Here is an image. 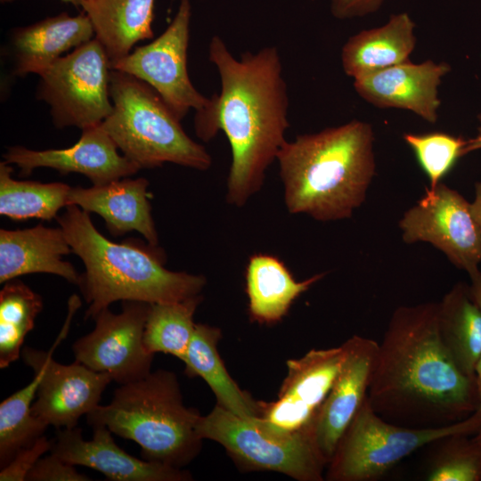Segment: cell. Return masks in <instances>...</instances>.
<instances>
[{"label": "cell", "instance_id": "obj_1", "mask_svg": "<svg viewBox=\"0 0 481 481\" xmlns=\"http://www.w3.org/2000/svg\"><path fill=\"white\" fill-rule=\"evenodd\" d=\"M208 59L219 74L221 90L195 111L194 130L204 142L224 133L232 153L225 198L241 208L261 190L266 170L287 141V83L276 46L247 51L237 59L215 35Z\"/></svg>", "mask_w": 481, "mask_h": 481}, {"label": "cell", "instance_id": "obj_2", "mask_svg": "<svg viewBox=\"0 0 481 481\" xmlns=\"http://www.w3.org/2000/svg\"><path fill=\"white\" fill-rule=\"evenodd\" d=\"M367 397L384 420L411 428L462 420L479 407L476 380L444 348L438 303L397 307L379 343Z\"/></svg>", "mask_w": 481, "mask_h": 481}, {"label": "cell", "instance_id": "obj_3", "mask_svg": "<svg viewBox=\"0 0 481 481\" xmlns=\"http://www.w3.org/2000/svg\"><path fill=\"white\" fill-rule=\"evenodd\" d=\"M373 143L371 125L358 119L286 141L276 160L289 213L350 218L376 175Z\"/></svg>", "mask_w": 481, "mask_h": 481}, {"label": "cell", "instance_id": "obj_4", "mask_svg": "<svg viewBox=\"0 0 481 481\" xmlns=\"http://www.w3.org/2000/svg\"><path fill=\"white\" fill-rule=\"evenodd\" d=\"M65 208L57 222L85 265L77 286L88 305L86 319L116 301H180L200 295L206 286L203 275L167 269L157 246L113 242L95 228L89 213L76 205Z\"/></svg>", "mask_w": 481, "mask_h": 481}, {"label": "cell", "instance_id": "obj_5", "mask_svg": "<svg viewBox=\"0 0 481 481\" xmlns=\"http://www.w3.org/2000/svg\"><path fill=\"white\" fill-rule=\"evenodd\" d=\"M201 415L184 405L176 375L159 369L119 385L111 402L86 415L92 427L104 426L141 447L144 460L182 469L200 453Z\"/></svg>", "mask_w": 481, "mask_h": 481}, {"label": "cell", "instance_id": "obj_6", "mask_svg": "<svg viewBox=\"0 0 481 481\" xmlns=\"http://www.w3.org/2000/svg\"><path fill=\"white\" fill-rule=\"evenodd\" d=\"M109 89L112 110L101 125L141 169L165 163L200 171L211 167L205 147L186 134L181 120L148 84L110 69Z\"/></svg>", "mask_w": 481, "mask_h": 481}, {"label": "cell", "instance_id": "obj_7", "mask_svg": "<svg viewBox=\"0 0 481 481\" xmlns=\"http://www.w3.org/2000/svg\"><path fill=\"white\" fill-rule=\"evenodd\" d=\"M481 426V405L468 418L441 427L411 428L384 420L364 398L327 465L329 481L377 480L404 458L455 435H474Z\"/></svg>", "mask_w": 481, "mask_h": 481}, {"label": "cell", "instance_id": "obj_8", "mask_svg": "<svg viewBox=\"0 0 481 481\" xmlns=\"http://www.w3.org/2000/svg\"><path fill=\"white\" fill-rule=\"evenodd\" d=\"M198 433L221 444L241 469L273 471L298 481H322L327 463L311 432L278 429L261 417H240L216 404Z\"/></svg>", "mask_w": 481, "mask_h": 481}, {"label": "cell", "instance_id": "obj_9", "mask_svg": "<svg viewBox=\"0 0 481 481\" xmlns=\"http://www.w3.org/2000/svg\"><path fill=\"white\" fill-rule=\"evenodd\" d=\"M110 73V59L94 37L39 75L37 98L49 106L56 127L99 125L112 110Z\"/></svg>", "mask_w": 481, "mask_h": 481}, {"label": "cell", "instance_id": "obj_10", "mask_svg": "<svg viewBox=\"0 0 481 481\" xmlns=\"http://www.w3.org/2000/svg\"><path fill=\"white\" fill-rule=\"evenodd\" d=\"M79 302L77 298H69L65 324L50 350L25 346L21 351L24 363L41 372L32 412L56 429L77 427L83 415L99 405L102 393L112 381L108 373L95 371L77 361L62 364L53 358L54 349L68 334L72 316L81 305Z\"/></svg>", "mask_w": 481, "mask_h": 481}, {"label": "cell", "instance_id": "obj_11", "mask_svg": "<svg viewBox=\"0 0 481 481\" xmlns=\"http://www.w3.org/2000/svg\"><path fill=\"white\" fill-rule=\"evenodd\" d=\"M191 18V1L180 0L173 20L159 37L110 62L111 69L134 76L153 88L181 121L189 110H200L209 102L192 85L187 69Z\"/></svg>", "mask_w": 481, "mask_h": 481}, {"label": "cell", "instance_id": "obj_12", "mask_svg": "<svg viewBox=\"0 0 481 481\" xmlns=\"http://www.w3.org/2000/svg\"><path fill=\"white\" fill-rule=\"evenodd\" d=\"M398 225L404 242L430 243L469 278L480 271L481 237L470 203L442 182L434 190L427 188Z\"/></svg>", "mask_w": 481, "mask_h": 481}, {"label": "cell", "instance_id": "obj_13", "mask_svg": "<svg viewBox=\"0 0 481 481\" xmlns=\"http://www.w3.org/2000/svg\"><path fill=\"white\" fill-rule=\"evenodd\" d=\"M150 303L127 300L118 314L109 307L99 312L94 330L72 345L75 361L108 373L118 385L149 375L154 358L143 345Z\"/></svg>", "mask_w": 481, "mask_h": 481}, {"label": "cell", "instance_id": "obj_14", "mask_svg": "<svg viewBox=\"0 0 481 481\" xmlns=\"http://www.w3.org/2000/svg\"><path fill=\"white\" fill-rule=\"evenodd\" d=\"M351 347L348 338L342 345L311 349L305 355L287 362V375L277 398L262 402V415L274 428L288 432H311L320 409L330 391Z\"/></svg>", "mask_w": 481, "mask_h": 481}, {"label": "cell", "instance_id": "obj_15", "mask_svg": "<svg viewBox=\"0 0 481 481\" xmlns=\"http://www.w3.org/2000/svg\"><path fill=\"white\" fill-rule=\"evenodd\" d=\"M101 124L82 129L78 141L68 148L36 151L22 146L9 147L3 155L4 161L16 165L24 175H30L36 168L48 167L62 175L81 174L93 185L136 174L141 168L118 152Z\"/></svg>", "mask_w": 481, "mask_h": 481}, {"label": "cell", "instance_id": "obj_16", "mask_svg": "<svg viewBox=\"0 0 481 481\" xmlns=\"http://www.w3.org/2000/svg\"><path fill=\"white\" fill-rule=\"evenodd\" d=\"M450 70L444 61H407L355 78L353 85L362 99L377 108L409 110L435 124L441 105L438 87Z\"/></svg>", "mask_w": 481, "mask_h": 481}, {"label": "cell", "instance_id": "obj_17", "mask_svg": "<svg viewBox=\"0 0 481 481\" xmlns=\"http://www.w3.org/2000/svg\"><path fill=\"white\" fill-rule=\"evenodd\" d=\"M91 440H86L82 429H57L50 452L65 462L85 466L103 474L111 481H189L192 475L180 468L141 460L120 448L112 432L104 426L93 428Z\"/></svg>", "mask_w": 481, "mask_h": 481}, {"label": "cell", "instance_id": "obj_18", "mask_svg": "<svg viewBox=\"0 0 481 481\" xmlns=\"http://www.w3.org/2000/svg\"><path fill=\"white\" fill-rule=\"evenodd\" d=\"M348 355L314 426L315 445L327 465L367 395L379 342L354 335Z\"/></svg>", "mask_w": 481, "mask_h": 481}, {"label": "cell", "instance_id": "obj_19", "mask_svg": "<svg viewBox=\"0 0 481 481\" xmlns=\"http://www.w3.org/2000/svg\"><path fill=\"white\" fill-rule=\"evenodd\" d=\"M149 181L143 177H124L102 185L70 189L68 205L101 216L113 236L135 231L157 246L158 232L151 216Z\"/></svg>", "mask_w": 481, "mask_h": 481}, {"label": "cell", "instance_id": "obj_20", "mask_svg": "<svg viewBox=\"0 0 481 481\" xmlns=\"http://www.w3.org/2000/svg\"><path fill=\"white\" fill-rule=\"evenodd\" d=\"M72 253L63 230L39 224L31 228L0 230V283L29 273H51L78 285L80 274L63 259Z\"/></svg>", "mask_w": 481, "mask_h": 481}, {"label": "cell", "instance_id": "obj_21", "mask_svg": "<svg viewBox=\"0 0 481 481\" xmlns=\"http://www.w3.org/2000/svg\"><path fill=\"white\" fill-rule=\"evenodd\" d=\"M94 36L87 15L61 12L33 24L16 28L11 37L13 73L40 75L64 53L89 42Z\"/></svg>", "mask_w": 481, "mask_h": 481}, {"label": "cell", "instance_id": "obj_22", "mask_svg": "<svg viewBox=\"0 0 481 481\" xmlns=\"http://www.w3.org/2000/svg\"><path fill=\"white\" fill-rule=\"evenodd\" d=\"M416 24L406 12L393 14L373 29L351 36L341 49L345 74L353 79L410 61Z\"/></svg>", "mask_w": 481, "mask_h": 481}, {"label": "cell", "instance_id": "obj_23", "mask_svg": "<svg viewBox=\"0 0 481 481\" xmlns=\"http://www.w3.org/2000/svg\"><path fill=\"white\" fill-rule=\"evenodd\" d=\"M326 273L297 281L284 262L271 254H255L245 271L249 314L253 322L274 324L281 322L294 301Z\"/></svg>", "mask_w": 481, "mask_h": 481}, {"label": "cell", "instance_id": "obj_24", "mask_svg": "<svg viewBox=\"0 0 481 481\" xmlns=\"http://www.w3.org/2000/svg\"><path fill=\"white\" fill-rule=\"evenodd\" d=\"M221 337L219 328L196 323L182 361L185 364L184 372L190 378H201L222 408L242 418L261 417L262 402L242 390L229 374L217 349Z\"/></svg>", "mask_w": 481, "mask_h": 481}, {"label": "cell", "instance_id": "obj_25", "mask_svg": "<svg viewBox=\"0 0 481 481\" xmlns=\"http://www.w3.org/2000/svg\"><path fill=\"white\" fill-rule=\"evenodd\" d=\"M154 5L155 0H85L81 9L111 62L152 38Z\"/></svg>", "mask_w": 481, "mask_h": 481}, {"label": "cell", "instance_id": "obj_26", "mask_svg": "<svg viewBox=\"0 0 481 481\" xmlns=\"http://www.w3.org/2000/svg\"><path fill=\"white\" fill-rule=\"evenodd\" d=\"M441 341L460 370L475 379L481 355V308L473 299L469 286L455 284L438 303Z\"/></svg>", "mask_w": 481, "mask_h": 481}, {"label": "cell", "instance_id": "obj_27", "mask_svg": "<svg viewBox=\"0 0 481 481\" xmlns=\"http://www.w3.org/2000/svg\"><path fill=\"white\" fill-rule=\"evenodd\" d=\"M12 167L0 162V215L16 221L30 218L51 221L68 206L70 186L64 183L20 181Z\"/></svg>", "mask_w": 481, "mask_h": 481}, {"label": "cell", "instance_id": "obj_28", "mask_svg": "<svg viewBox=\"0 0 481 481\" xmlns=\"http://www.w3.org/2000/svg\"><path fill=\"white\" fill-rule=\"evenodd\" d=\"M202 295L175 302L152 303L147 315L143 345L150 354H169L183 361L196 323L193 316Z\"/></svg>", "mask_w": 481, "mask_h": 481}, {"label": "cell", "instance_id": "obj_29", "mask_svg": "<svg viewBox=\"0 0 481 481\" xmlns=\"http://www.w3.org/2000/svg\"><path fill=\"white\" fill-rule=\"evenodd\" d=\"M43 309L39 294L20 280L4 283L0 291V368H7L21 356L28 333Z\"/></svg>", "mask_w": 481, "mask_h": 481}, {"label": "cell", "instance_id": "obj_30", "mask_svg": "<svg viewBox=\"0 0 481 481\" xmlns=\"http://www.w3.org/2000/svg\"><path fill=\"white\" fill-rule=\"evenodd\" d=\"M33 371V380L0 404L1 469L20 451L33 445L49 427L32 412L31 406L41 379V372Z\"/></svg>", "mask_w": 481, "mask_h": 481}, {"label": "cell", "instance_id": "obj_31", "mask_svg": "<svg viewBox=\"0 0 481 481\" xmlns=\"http://www.w3.org/2000/svg\"><path fill=\"white\" fill-rule=\"evenodd\" d=\"M471 435L438 440L426 474L428 481H481V448Z\"/></svg>", "mask_w": 481, "mask_h": 481}, {"label": "cell", "instance_id": "obj_32", "mask_svg": "<svg viewBox=\"0 0 481 481\" xmlns=\"http://www.w3.org/2000/svg\"><path fill=\"white\" fill-rule=\"evenodd\" d=\"M404 141L429 180L428 190H434L463 156L467 140L448 133L435 131L424 134L405 133Z\"/></svg>", "mask_w": 481, "mask_h": 481}, {"label": "cell", "instance_id": "obj_33", "mask_svg": "<svg viewBox=\"0 0 481 481\" xmlns=\"http://www.w3.org/2000/svg\"><path fill=\"white\" fill-rule=\"evenodd\" d=\"M27 481H89L90 477L77 471L53 452L42 456L29 472Z\"/></svg>", "mask_w": 481, "mask_h": 481}, {"label": "cell", "instance_id": "obj_34", "mask_svg": "<svg viewBox=\"0 0 481 481\" xmlns=\"http://www.w3.org/2000/svg\"><path fill=\"white\" fill-rule=\"evenodd\" d=\"M53 441L42 436L33 445L20 451L13 459L0 471V481H24L37 463L46 452H50Z\"/></svg>", "mask_w": 481, "mask_h": 481}, {"label": "cell", "instance_id": "obj_35", "mask_svg": "<svg viewBox=\"0 0 481 481\" xmlns=\"http://www.w3.org/2000/svg\"><path fill=\"white\" fill-rule=\"evenodd\" d=\"M330 11L338 20L365 17L379 11L386 0H329Z\"/></svg>", "mask_w": 481, "mask_h": 481}, {"label": "cell", "instance_id": "obj_36", "mask_svg": "<svg viewBox=\"0 0 481 481\" xmlns=\"http://www.w3.org/2000/svg\"><path fill=\"white\" fill-rule=\"evenodd\" d=\"M470 207L481 237V181L475 183V197Z\"/></svg>", "mask_w": 481, "mask_h": 481}, {"label": "cell", "instance_id": "obj_37", "mask_svg": "<svg viewBox=\"0 0 481 481\" xmlns=\"http://www.w3.org/2000/svg\"><path fill=\"white\" fill-rule=\"evenodd\" d=\"M471 284L469 285L470 292L475 302L481 308V271L470 277Z\"/></svg>", "mask_w": 481, "mask_h": 481}, {"label": "cell", "instance_id": "obj_38", "mask_svg": "<svg viewBox=\"0 0 481 481\" xmlns=\"http://www.w3.org/2000/svg\"><path fill=\"white\" fill-rule=\"evenodd\" d=\"M481 149V126L478 127V134L476 137L467 140L463 150V155Z\"/></svg>", "mask_w": 481, "mask_h": 481}, {"label": "cell", "instance_id": "obj_39", "mask_svg": "<svg viewBox=\"0 0 481 481\" xmlns=\"http://www.w3.org/2000/svg\"><path fill=\"white\" fill-rule=\"evenodd\" d=\"M475 380L477 385L479 404L481 405V355L475 367Z\"/></svg>", "mask_w": 481, "mask_h": 481}, {"label": "cell", "instance_id": "obj_40", "mask_svg": "<svg viewBox=\"0 0 481 481\" xmlns=\"http://www.w3.org/2000/svg\"><path fill=\"white\" fill-rule=\"evenodd\" d=\"M13 1H15V0H0V2L2 4L12 3ZM61 1H62L64 3H67V4H70L77 7V8H81L84 2H85V0H61Z\"/></svg>", "mask_w": 481, "mask_h": 481}, {"label": "cell", "instance_id": "obj_41", "mask_svg": "<svg viewBox=\"0 0 481 481\" xmlns=\"http://www.w3.org/2000/svg\"><path fill=\"white\" fill-rule=\"evenodd\" d=\"M473 436L481 448V426L478 430L473 435Z\"/></svg>", "mask_w": 481, "mask_h": 481}, {"label": "cell", "instance_id": "obj_42", "mask_svg": "<svg viewBox=\"0 0 481 481\" xmlns=\"http://www.w3.org/2000/svg\"><path fill=\"white\" fill-rule=\"evenodd\" d=\"M477 118H478L479 123L481 124V113L477 116Z\"/></svg>", "mask_w": 481, "mask_h": 481}]
</instances>
